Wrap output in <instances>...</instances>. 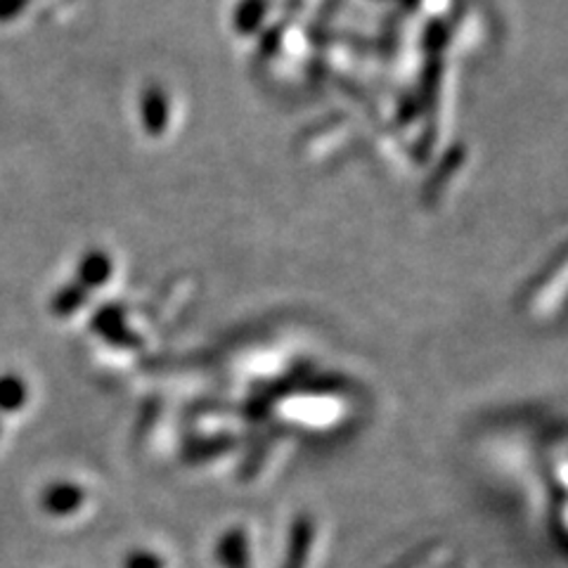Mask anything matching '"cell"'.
I'll return each instance as SVG.
<instances>
[{
  "label": "cell",
  "instance_id": "6da1fadb",
  "mask_svg": "<svg viewBox=\"0 0 568 568\" xmlns=\"http://www.w3.org/2000/svg\"><path fill=\"white\" fill-rule=\"evenodd\" d=\"M81 503H83V488H79L74 484L50 486L43 495V507L50 514H58V517H64V514H71L74 509H79Z\"/></svg>",
  "mask_w": 568,
  "mask_h": 568
},
{
  "label": "cell",
  "instance_id": "7a4b0ae2",
  "mask_svg": "<svg viewBox=\"0 0 568 568\" xmlns=\"http://www.w3.org/2000/svg\"><path fill=\"white\" fill-rule=\"evenodd\" d=\"M22 403H24L22 382H14V379L0 382V407H6V410H14V407H20Z\"/></svg>",
  "mask_w": 568,
  "mask_h": 568
},
{
  "label": "cell",
  "instance_id": "3957f363",
  "mask_svg": "<svg viewBox=\"0 0 568 568\" xmlns=\"http://www.w3.org/2000/svg\"><path fill=\"white\" fill-rule=\"evenodd\" d=\"M154 566H156V561L150 557H133L129 561V568H154Z\"/></svg>",
  "mask_w": 568,
  "mask_h": 568
}]
</instances>
